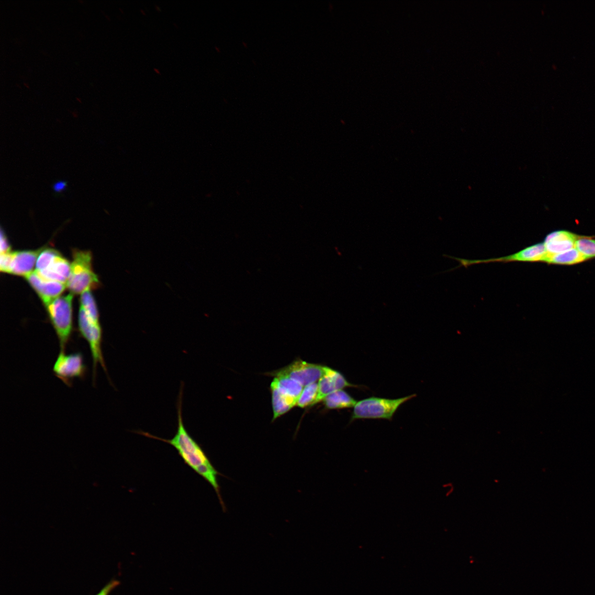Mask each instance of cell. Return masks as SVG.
Here are the masks:
<instances>
[{
	"label": "cell",
	"mask_w": 595,
	"mask_h": 595,
	"mask_svg": "<svg viewBox=\"0 0 595 595\" xmlns=\"http://www.w3.org/2000/svg\"><path fill=\"white\" fill-rule=\"evenodd\" d=\"M85 497L22 504L18 547L48 554L61 548L67 542L74 517Z\"/></svg>",
	"instance_id": "obj_2"
},
{
	"label": "cell",
	"mask_w": 595,
	"mask_h": 595,
	"mask_svg": "<svg viewBox=\"0 0 595 595\" xmlns=\"http://www.w3.org/2000/svg\"><path fill=\"white\" fill-rule=\"evenodd\" d=\"M47 169L53 172L56 176L58 175V173L56 172V170L54 169V166H51V165H47Z\"/></svg>",
	"instance_id": "obj_11"
},
{
	"label": "cell",
	"mask_w": 595,
	"mask_h": 595,
	"mask_svg": "<svg viewBox=\"0 0 595 595\" xmlns=\"http://www.w3.org/2000/svg\"><path fill=\"white\" fill-rule=\"evenodd\" d=\"M50 555L78 595H116L133 574L130 566L87 555L69 540Z\"/></svg>",
	"instance_id": "obj_3"
},
{
	"label": "cell",
	"mask_w": 595,
	"mask_h": 595,
	"mask_svg": "<svg viewBox=\"0 0 595 595\" xmlns=\"http://www.w3.org/2000/svg\"><path fill=\"white\" fill-rule=\"evenodd\" d=\"M0 502L1 508L14 507L23 504L22 494L4 456L1 458Z\"/></svg>",
	"instance_id": "obj_7"
},
{
	"label": "cell",
	"mask_w": 595,
	"mask_h": 595,
	"mask_svg": "<svg viewBox=\"0 0 595 595\" xmlns=\"http://www.w3.org/2000/svg\"><path fill=\"white\" fill-rule=\"evenodd\" d=\"M74 544L91 558L132 569L140 551L141 526L119 506L93 537Z\"/></svg>",
	"instance_id": "obj_4"
},
{
	"label": "cell",
	"mask_w": 595,
	"mask_h": 595,
	"mask_svg": "<svg viewBox=\"0 0 595 595\" xmlns=\"http://www.w3.org/2000/svg\"><path fill=\"white\" fill-rule=\"evenodd\" d=\"M133 366L130 363L119 361L112 364L106 371L107 380L116 387L126 383L132 376Z\"/></svg>",
	"instance_id": "obj_8"
},
{
	"label": "cell",
	"mask_w": 595,
	"mask_h": 595,
	"mask_svg": "<svg viewBox=\"0 0 595 595\" xmlns=\"http://www.w3.org/2000/svg\"><path fill=\"white\" fill-rule=\"evenodd\" d=\"M141 545L132 572L145 588L162 587L194 573L197 560L184 533L180 502L150 499L144 506Z\"/></svg>",
	"instance_id": "obj_1"
},
{
	"label": "cell",
	"mask_w": 595,
	"mask_h": 595,
	"mask_svg": "<svg viewBox=\"0 0 595 595\" xmlns=\"http://www.w3.org/2000/svg\"><path fill=\"white\" fill-rule=\"evenodd\" d=\"M119 507L105 496H86L74 517L71 540L83 542L95 534L102 522Z\"/></svg>",
	"instance_id": "obj_5"
},
{
	"label": "cell",
	"mask_w": 595,
	"mask_h": 595,
	"mask_svg": "<svg viewBox=\"0 0 595 595\" xmlns=\"http://www.w3.org/2000/svg\"><path fill=\"white\" fill-rule=\"evenodd\" d=\"M181 581L182 578H175L162 586L160 595H187Z\"/></svg>",
	"instance_id": "obj_9"
},
{
	"label": "cell",
	"mask_w": 595,
	"mask_h": 595,
	"mask_svg": "<svg viewBox=\"0 0 595 595\" xmlns=\"http://www.w3.org/2000/svg\"><path fill=\"white\" fill-rule=\"evenodd\" d=\"M147 588L140 585L139 587L131 591L119 592L116 595H145Z\"/></svg>",
	"instance_id": "obj_10"
},
{
	"label": "cell",
	"mask_w": 595,
	"mask_h": 595,
	"mask_svg": "<svg viewBox=\"0 0 595 595\" xmlns=\"http://www.w3.org/2000/svg\"><path fill=\"white\" fill-rule=\"evenodd\" d=\"M22 521V504L1 508L0 540L3 544L18 547Z\"/></svg>",
	"instance_id": "obj_6"
}]
</instances>
